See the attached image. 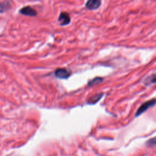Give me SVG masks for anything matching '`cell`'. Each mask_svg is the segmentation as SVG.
I'll return each mask as SVG.
<instances>
[{"instance_id": "cell-2", "label": "cell", "mask_w": 156, "mask_h": 156, "mask_svg": "<svg viewBox=\"0 0 156 156\" xmlns=\"http://www.w3.org/2000/svg\"><path fill=\"white\" fill-rule=\"evenodd\" d=\"M54 74H55V76L59 79H67L70 76L71 72L69 69L60 68H57L55 71Z\"/></svg>"}, {"instance_id": "cell-8", "label": "cell", "mask_w": 156, "mask_h": 156, "mask_svg": "<svg viewBox=\"0 0 156 156\" xmlns=\"http://www.w3.org/2000/svg\"><path fill=\"white\" fill-rule=\"evenodd\" d=\"M103 80V79L102 77H96L93 79H92L91 80H90L88 82V85L89 86H92V85H94L96 84L99 83H101L102 81Z\"/></svg>"}, {"instance_id": "cell-6", "label": "cell", "mask_w": 156, "mask_h": 156, "mask_svg": "<svg viewBox=\"0 0 156 156\" xmlns=\"http://www.w3.org/2000/svg\"><path fill=\"white\" fill-rule=\"evenodd\" d=\"M103 96V93H99L98 94H96L94 96H93L92 98H91L88 101V104H95L97 102H98L102 98V96Z\"/></svg>"}, {"instance_id": "cell-3", "label": "cell", "mask_w": 156, "mask_h": 156, "mask_svg": "<svg viewBox=\"0 0 156 156\" xmlns=\"http://www.w3.org/2000/svg\"><path fill=\"white\" fill-rule=\"evenodd\" d=\"M58 21L61 26H65L70 23L71 18L69 15L66 12H62L58 18Z\"/></svg>"}, {"instance_id": "cell-4", "label": "cell", "mask_w": 156, "mask_h": 156, "mask_svg": "<svg viewBox=\"0 0 156 156\" xmlns=\"http://www.w3.org/2000/svg\"><path fill=\"white\" fill-rule=\"evenodd\" d=\"M20 12L21 14H23L24 15L32 16H36L37 14V12H36V10L30 6H26L23 7L22 9H20Z\"/></svg>"}, {"instance_id": "cell-5", "label": "cell", "mask_w": 156, "mask_h": 156, "mask_svg": "<svg viewBox=\"0 0 156 156\" xmlns=\"http://www.w3.org/2000/svg\"><path fill=\"white\" fill-rule=\"evenodd\" d=\"M101 1L99 0H90L85 4V7L90 10L97 9L101 5Z\"/></svg>"}, {"instance_id": "cell-1", "label": "cell", "mask_w": 156, "mask_h": 156, "mask_svg": "<svg viewBox=\"0 0 156 156\" xmlns=\"http://www.w3.org/2000/svg\"><path fill=\"white\" fill-rule=\"evenodd\" d=\"M155 98L144 102L137 110V111L135 113V116H140V115L143 113L146 110H147L149 107L154 106L155 105Z\"/></svg>"}, {"instance_id": "cell-7", "label": "cell", "mask_w": 156, "mask_h": 156, "mask_svg": "<svg viewBox=\"0 0 156 156\" xmlns=\"http://www.w3.org/2000/svg\"><path fill=\"white\" fill-rule=\"evenodd\" d=\"M155 82V74H153L152 75L147 77L146 79L144 81V83L145 85H148L149 84H151V83H154Z\"/></svg>"}, {"instance_id": "cell-10", "label": "cell", "mask_w": 156, "mask_h": 156, "mask_svg": "<svg viewBox=\"0 0 156 156\" xmlns=\"http://www.w3.org/2000/svg\"><path fill=\"white\" fill-rule=\"evenodd\" d=\"M6 4L4 3H0V12H2L5 9Z\"/></svg>"}, {"instance_id": "cell-9", "label": "cell", "mask_w": 156, "mask_h": 156, "mask_svg": "<svg viewBox=\"0 0 156 156\" xmlns=\"http://www.w3.org/2000/svg\"><path fill=\"white\" fill-rule=\"evenodd\" d=\"M147 144H149V146H152V145L154 146L155 144V138H152V139H150V140L147 141Z\"/></svg>"}]
</instances>
